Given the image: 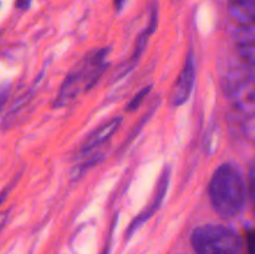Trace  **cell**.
I'll list each match as a JSON object with an SVG mask.
<instances>
[{
	"label": "cell",
	"instance_id": "52a82bcc",
	"mask_svg": "<svg viewBox=\"0 0 255 254\" xmlns=\"http://www.w3.org/2000/svg\"><path fill=\"white\" fill-rule=\"evenodd\" d=\"M228 11L243 29L255 27V0H229Z\"/></svg>",
	"mask_w": 255,
	"mask_h": 254
},
{
	"label": "cell",
	"instance_id": "9a60e30c",
	"mask_svg": "<svg viewBox=\"0 0 255 254\" xmlns=\"http://www.w3.org/2000/svg\"><path fill=\"white\" fill-rule=\"evenodd\" d=\"M127 0H115V7H116L117 10H121L122 7H124L125 2H126Z\"/></svg>",
	"mask_w": 255,
	"mask_h": 254
},
{
	"label": "cell",
	"instance_id": "ba28073f",
	"mask_svg": "<svg viewBox=\"0 0 255 254\" xmlns=\"http://www.w3.org/2000/svg\"><path fill=\"white\" fill-rule=\"evenodd\" d=\"M122 124L121 117H115V119L110 120V121L105 122L104 125L99 126L95 128L91 133L87 134L86 138L84 139L81 144V151L82 152H89L90 149L95 148V147L100 146L104 143L105 141L110 138L117 129L120 128Z\"/></svg>",
	"mask_w": 255,
	"mask_h": 254
},
{
	"label": "cell",
	"instance_id": "30bf717a",
	"mask_svg": "<svg viewBox=\"0 0 255 254\" xmlns=\"http://www.w3.org/2000/svg\"><path fill=\"white\" fill-rule=\"evenodd\" d=\"M149 91H151V86H146L144 89H142L141 91H139L138 94H137L136 96L131 100V102L127 105V111H134V110L138 109V106L142 104V101L144 100V97L149 94Z\"/></svg>",
	"mask_w": 255,
	"mask_h": 254
},
{
	"label": "cell",
	"instance_id": "5bb4252c",
	"mask_svg": "<svg viewBox=\"0 0 255 254\" xmlns=\"http://www.w3.org/2000/svg\"><path fill=\"white\" fill-rule=\"evenodd\" d=\"M249 252L251 254H255V233L249 234Z\"/></svg>",
	"mask_w": 255,
	"mask_h": 254
},
{
	"label": "cell",
	"instance_id": "277c9868",
	"mask_svg": "<svg viewBox=\"0 0 255 254\" xmlns=\"http://www.w3.org/2000/svg\"><path fill=\"white\" fill-rule=\"evenodd\" d=\"M226 96L232 106L244 117L255 116V76L244 67H233L223 81Z\"/></svg>",
	"mask_w": 255,
	"mask_h": 254
},
{
	"label": "cell",
	"instance_id": "4fadbf2b",
	"mask_svg": "<svg viewBox=\"0 0 255 254\" xmlns=\"http://www.w3.org/2000/svg\"><path fill=\"white\" fill-rule=\"evenodd\" d=\"M30 4H31V0H16V6L21 10L29 9Z\"/></svg>",
	"mask_w": 255,
	"mask_h": 254
},
{
	"label": "cell",
	"instance_id": "8fae6325",
	"mask_svg": "<svg viewBox=\"0 0 255 254\" xmlns=\"http://www.w3.org/2000/svg\"><path fill=\"white\" fill-rule=\"evenodd\" d=\"M10 92H11V85L9 82H2V84H0V112H1V110L6 105L7 99L10 96Z\"/></svg>",
	"mask_w": 255,
	"mask_h": 254
},
{
	"label": "cell",
	"instance_id": "7c38bea8",
	"mask_svg": "<svg viewBox=\"0 0 255 254\" xmlns=\"http://www.w3.org/2000/svg\"><path fill=\"white\" fill-rule=\"evenodd\" d=\"M249 194H251L252 203L255 209V163L252 166L249 172Z\"/></svg>",
	"mask_w": 255,
	"mask_h": 254
},
{
	"label": "cell",
	"instance_id": "3957f363",
	"mask_svg": "<svg viewBox=\"0 0 255 254\" xmlns=\"http://www.w3.org/2000/svg\"><path fill=\"white\" fill-rule=\"evenodd\" d=\"M192 246L197 254H239L241 237L229 227L204 224L192 233Z\"/></svg>",
	"mask_w": 255,
	"mask_h": 254
},
{
	"label": "cell",
	"instance_id": "8992f818",
	"mask_svg": "<svg viewBox=\"0 0 255 254\" xmlns=\"http://www.w3.org/2000/svg\"><path fill=\"white\" fill-rule=\"evenodd\" d=\"M168 183H169V169L166 168L163 171V173H162L161 178H159L156 194H154L153 199H152V203L149 204V206L147 207V208L144 209L139 216H137V218L134 219L133 222H132L128 229V234H132L137 228H139V226H142L147 219L151 218V217L153 216L154 212L159 208L164 196H166L167 188H168Z\"/></svg>",
	"mask_w": 255,
	"mask_h": 254
},
{
	"label": "cell",
	"instance_id": "9c48e42d",
	"mask_svg": "<svg viewBox=\"0 0 255 254\" xmlns=\"http://www.w3.org/2000/svg\"><path fill=\"white\" fill-rule=\"evenodd\" d=\"M236 47L238 55L247 66L255 67V35L248 29L237 32Z\"/></svg>",
	"mask_w": 255,
	"mask_h": 254
},
{
	"label": "cell",
	"instance_id": "7a4b0ae2",
	"mask_svg": "<svg viewBox=\"0 0 255 254\" xmlns=\"http://www.w3.org/2000/svg\"><path fill=\"white\" fill-rule=\"evenodd\" d=\"M107 54L109 49H99L90 52L80 62L79 66L67 75L56 97L55 107H62L71 104L79 95L86 92L96 84L107 66L105 62Z\"/></svg>",
	"mask_w": 255,
	"mask_h": 254
},
{
	"label": "cell",
	"instance_id": "5b68a950",
	"mask_svg": "<svg viewBox=\"0 0 255 254\" xmlns=\"http://www.w3.org/2000/svg\"><path fill=\"white\" fill-rule=\"evenodd\" d=\"M194 80H196L194 59L193 54L189 52L186 59V62H184L183 69L179 72L177 81L174 82L173 87L171 90V94H169V100H171L172 106H182V105L188 101L194 86Z\"/></svg>",
	"mask_w": 255,
	"mask_h": 254
},
{
	"label": "cell",
	"instance_id": "6da1fadb",
	"mask_svg": "<svg viewBox=\"0 0 255 254\" xmlns=\"http://www.w3.org/2000/svg\"><path fill=\"white\" fill-rule=\"evenodd\" d=\"M208 191L214 209L224 218H233L243 211L247 198L246 182L233 164L223 163L216 169Z\"/></svg>",
	"mask_w": 255,
	"mask_h": 254
}]
</instances>
